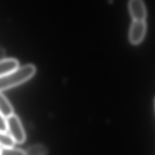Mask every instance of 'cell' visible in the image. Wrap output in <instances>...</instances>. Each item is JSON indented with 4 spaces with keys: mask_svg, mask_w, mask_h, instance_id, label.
<instances>
[{
    "mask_svg": "<svg viewBox=\"0 0 155 155\" xmlns=\"http://www.w3.org/2000/svg\"><path fill=\"white\" fill-rule=\"evenodd\" d=\"M36 73L35 65L27 64L19 66L0 77V92L21 85L32 78Z\"/></svg>",
    "mask_w": 155,
    "mask_h": 155,
    "instance_id": "1",
    "label": "cell"
},
{
    "mask_svg": "<svg viewBox=\"0 0 155 155\" xmlns=\"http://www.w3.org/2000/svg\"><path fill=\"white\" fill-rule=\"evenodd\" d=\"M7 131L15 143H22L25 141L26 134L18 116L13 114L7 118Z\"/></svg>",
    "mask_w": 155,
    "mask_h": 155,
    "instance_id": "2",
    "label": "cell"
},
{
    "mask_svg": "<svg viewBox=\"0 0 155 155\" xmlns=\"http://www.w3.org/2000/svg\"><path fill=\"white\" fill-rule=\"evenodd\" d=\"M146 24L142 21H133L129 31L130 42L134 45L139 44L146 33Z\"/></svg>",
    "mask_w": 155,
    "mask_h": 155,
    "instance_id": "3",
    "label": "cell"
},
{
    "mask_svg": "<svg viewBox=\"0 0 155 155\" xmlns=\"http://www.w3.org/2000/svg\"><path fill=\"white\" fill-rule=\"evenodd\" d=\"M128 8L133 21H145L147 12L142 0H130Z\"/></svg>",
    "mask_w": 155,
    "mask_h": 155,
    "instance_id": "4",
    "label": "cell"
},
{
    "mask_svg": "<svg viewBox=\"0 0 155 155\" xmlns=\"http://www.w3.org/2000/svg\"><path fill=\"white\" fill-rule=\"evenodd\" d=\"M19 67V62L14 58H4L0 59V77L13 71Z\"/></svg>",
    "mask_w": 155,
    "mask_h": 155,
    "instance_id": "5",
    "label": "cell"
},
{
    "mask_svg": "<svg viewBox=\"0 0 155 155\" xmlns=\"http://www.w3.org/2000/svg\"><path fill=\"white\" fill-rule=\"evenodd\" d=\"M0 114L5 118L14 114L11 103L1 92H0Z\"/></svg>",
    "mask_w": 155,
    "mask_h": 155,
    "instance_id": "6",
    "label": "cell"
},
{
    "mask_svg": "<svg viewBox=\"0 0 155 155\" xmlns=\"http://www.w3.org/2000/svg\"><path fill=\"white\" fill-rule=\"evenodd\" d=\"M26 155H47V148L42 143H36L28 147L25 151Z\"/></svg>",
    "mask_w": 155,
    "mask_h": 155,
    "instance_id": "7",
    "label": "cell"
},
{
    "mask_svg": "<svg viewBox=\"0 0 155 155\" xmlns=\"http://www.w3.org/2000/svg\"><path fill=\"white\" fill-rule=\"evenodd\" d=\"M15 144V140L10 134L6 133H0V146L2 148L13 147Z\"/></svg>",
    "mask_w": 155,
    "mask_h": 155,
    "instance_id": "8",
    "label": "cell"
},
{
    "mask_svg": "<svg viewBox=\"0 0 155 155\" xmlns=\"http://www.w3.org/2000/svg\"><path fill=\"white\" fill-rule=\"evenodd\" d=\"M1 155H26L25 151L20 148L11 147L2 148Z\"/></svg>",
    "mask_w": 155,
    "mask_h": 155,
    "instance_id": "9",
    "label": "cell"
},
{
    "mask_svg": "<svg viewBox=\"0 0 155 155\" xmlns=\"http://www.w3.org/2000/svg\"><path fill=\"white\" fill-rule=\"evenodd\" d=\"M7 118L0 114V133H7Z\"/></svg>",
    "mask_w": 155,
    "mask_h": 155,
    "instance_id": "10",
    "label": "cell"
},
{
    "mask_svg": "<svg viewBox=\"0 0 155 155\" xmlns=\"http://www.w3.org/2000/svg\"><path fill=\"white\" fill-rule=\"evenodd\" d=\"M1 148H0V155H1Z\"/></svg>",
    "mask_w": 155,
    "mask_h": 155,
    "instance_id": "11",
    "label": "cell"
},
{
    "mask_svg": "<svg viewBox=\"0 0 155 155\" xmlns=\"http://www.w3.org/2000/svg\"><path fill=\"white\" fill-rule=\"evenodd\" d=\"M154 105H155V100H154Z\"/></svg>",
    "mask_w": 155,
    "mask_h": 155,
    "instance_id": "12",
    "label": "cell"
}]
</instances>
